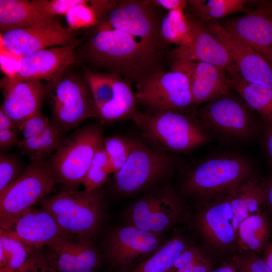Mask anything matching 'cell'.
Returning a JSON list of instances; mask_svg holds the SVG:
<instances>
[{
    "instance_id": "6da1fadb",
    "label": "cell",
    "mask_w": 272,
    "mask_h": 272,
    "mask_svg": "<svg viewBox=\"0 0 272 272\" xmlns=\"http://www.w3.org/2000/svg\"><path fill=\"white\" fill-rule=\"evenodd\" d=\"M79 46L77 55L83 66L95 72L117 74L136 87L151 75L162 70L161 60L133 37L101 24L94 27L92 33Z\"/></svg>"
},
{
    "instance_id": "7a4b0ae2",
    "label": "cell",
    "mask_w": 272,
    "mask_h": 272,
    "mask_svg": "<svg viewBox=\"0 0 272 272\" xmlns=\"http://www.w3.org/2000/svg\"><path fill=\"white\" fill-rule=\"evenodd\" d=\"M131 120L146 142L168 153L191 152L212 138L192 111L138 110Z\"/></svg>"
},
{
    "instance_id": "3957f363",
    "label": "cell",
    "mask_w": 272,
    "mask_h": 272,
    "mask_svg": "<svg viewBox=\"0 0 272 272\" xmlns=\"http://www.w3.org/2000/svg\"><path fill=\"white\" fill-rule=\"evenodd\" d=\"M253 174V164L245 156L225 154L202 160L186 172L182 194L209 200Z\"/></svg>"
},
{
    "instance_id": "277c9868",
    "label": "cell",
    "mask_w": 272,
    "mask_h": 272,
    "mask_svg": "<svg viewBox=\"0 0 272 272\" xmlns=\"http://www.w3.org/2000/svg\"><path fill=\"white\" fill-rule=\"evenodd\" d=\"M41 206L70 234L91 237L103 219V201L98 190L80 191L63 186L59 193L44 198Z\"/></svg>"
},
{
    "instance_id": "5b68a950",
    "label": "cell",
    "mask_w": 272,
    "mask_h": 272,
    "mask_svg": "<svg viewBox=\"0 0 272 272\" xmlns=\"http://www.w3.org/2000/svg\"><path fill=\"white\" fill-rule=\"evenodd\" d=\"M72 66L45 86L53 123L63 134L87 119L97 117L89 86L83 74L71 69Z\"/></svg>"
},
{
    "instance_id": "8992f818",
    "label": "cell",
    "mask_w": 272,
    "mask_h": 272,
    "mask_svg": "<svg viewBox=\"0 0 272 272\" xmlns=\"http://www.w3.org/2000/svg\"><path fill=\"white\" fill-rule=\"evenodd\" d=\"M129 155L121 169L114 175L115 190L122 194L137 193L168 177L174 171L176 160L145 141L130 138Z\"/></svg>"
},
{
    "instance_id": "52a82bcc",
    "label": "cell",
    "mask_w": 272,
    "mask_h": 272,
    "mask_svg": "<svg viewBox=\"0 0 272 272\" xmlns=\"http://www.w3.org/2000/svg\"><path fill=\"white\" fill-rule=\"evenodd\" d=\"M103 131L98 124L85 126L65 137L47 161L57 183L77 188L83 181L100 143Z\"/></svg>"
},
{
    "instance_id": "ba28073f",
    "label": "cell",
    "mask_w": 272,
    "mask_h": 272,
    "mask_svg": "<svg viewBox=\"0 0 272 272\" xmlns=\"http://www.w3.org/2000/svg\"><path fill=\"white\" fill-rule=\"evenodd\" d=\"M252 110L229 93L208 103L196 114L212 137L224 142L253 140L259 131Z\"/></svg>"
},
{
    "instance_id": "9c48e42d",
    "label": "cell",
    "mask_w": 272,
    "mask_h": 272,
    "mask_svg": "<svg viewBox=\"0 0 272 272\" xmlns=\"http://www.w3.org/2000/svg\"><path fill=\"white\" fill-rule=\"evenodd\" d=\"M152 1H117L99 24L133 37L151 54L161 60L165 43L160 31L161 19Z\"/></svg>"
},
{
    "instance_id": "30bf717a",
    "label": "cell",
    "mask_w": 272,
    "mask_h": 272,
    "mask_svg": "<svg viewBox=\"0 0 272 272\" xmlns=\"http://www.w3.org/2000/svg\"><path fill=\"white\" fill-rule=\"evenodd\" d=\"M184 208L181 196L166 183L152 188L132 203L126 218L130 225L161 234L178 221Z\"/></svg>"
},
{
    "instance_id": "8fae6325",
    "label": "cell",
    "mask_w": 272,
    "mask_h": 272,
    "mask_svg": "<svg viewBox=\"0 0 272 272\" xmlns=\"http://www.w3.org/2000/svg\"><path fill=\"white\" fill-rule=\"evenodd\" d=\"M56 183L47 161H32L0 192V217L19 215L32 208L50 193Z\"/></svg>"
},
{
    "instance_id": "7c38bea8",
    "label": "cell",
    "mask_w": 272,
    "mask_h": 272,
    "mask_svg": "<svg viewBox=\"0 0 272 272\" xmlns=\"http://www.w3.org/2000/svg\"><path fill=\"white\" fill-rule=\"evenodd\" d=\"M135 94L146 110L191 111L194 105L189 79L177 70L153 73L137 86Z\"/></svg>"
},
{
    "instance_id": "4fadbf2b",
    "label": "cell",
    "mask_w": 272,
    "mask_h": 272,
    "mask_svg": "<svg viewBox=\"0 0 272 272\" xmlns=\"http://www.w3.org/2000/svg\"><path fill=\"white\" fill-rule=\"evenodd\" d=\"M162 245L160 234L132 225L117 228L106 237L104 254L117 272H128L137 261L149 257Z\"/></svg>"
},
{
    "instance_id": "5bb4252c",
    "label": "cell",
    "mask_w": 272,
    "mask_h": 272,
    "mask_svg": "<svg viewBox=\"0 0 272 272\" xmlns=\"http://www.w3.org/2000/svg\"><path fill=\"white\" fill-rule=\"evenodd\" d=\"M229 190L205 201L195 219L197 229L213 249L226 251L237 246Z\"/></svg>"
},
{
    "instance_id": "9a60e30c",
    "label": "cell",
    "mask_w": 272,
    "mask_h": 272,
    "mask_svg": "<svg viewBox=\"0 0 272 272\" xmlns=\"http://www.w3.org/2000/svg\"><path fill=\"white\" fill-rule=\"evenodd\" d=\"M81 40L67 46L40 50L20 58L16 73L7 78L5 86L16 82L46 80L51 81L78 63L76 48Z\"/></svg>"
},
{
    "instance_id": "2e32d148",
    "label": "cell",
    "mask_w": 272,
    "mask_h": 272,
    "mask_svg": "<svg viewBox=\"0 0 272 272\" xmlns=\"http://www.w3.org/2000/svg\"><path fill=\"white\" fill-rule=\"evenodd\" d=\"M0 221L1 233L33 249H41L67 233L42 209L31 208L19 215L0 218Z\"/></svg>"
},
{
    "instance_id": "e0dca14e",
    "label": "cell",
    "mask_w": 272,
    "mask_h": 272,
    "mask_svg": "<svg viewBox=\"0 0 272 272\" xmlns=\"http://www.w3.org/2000/svg\"><path fill=\"white\" fill-rule=\"evenodd\" d=\"M79 40L74 31L62 27L57 20L48 24L13 29L1 34V47L20 57L48 46H67Z\"/></svg>"
},
{
    "instance_id": "ac0fdd59",
    "label": "cell",
    "mask_w": 272,
    "mask_h": 272,
    "mask_svg": "<svg viewBox=\"0 0 272 272\" xmlns=\"http://www.w3.org/2000/svg\"><path fill=\"white\" fill-rule=\"evenodd\" d=\"M210 32L225 46L245 81L272 89V67L250 46L225 31L217 20L206 23Z\"/></svg>"
},
{
    "instance_id": "d6986e66",
    "label": "cell",
    "mask_w": 272,
    "mask_h": 272,
    "mask_svg": "<svg viewBox=\"0 0 272 272\" xmlns=\"http://www.w3.org/2000/svg\"><path fill=\"white\" fill-rule=\"evenodd\" d=\"M186 15L191 28V44L187 48L177 47L173 50L174 59L202 61L223 69L229 75L237 74L235 64L224 44L210 32L206 23L190 14Z\"/></svg>"
},
{
    "instance_id": "ffe728a7",
    "label": "cell",
    "mask_w": 272,
    "mask_h": 272,
    "mask_svg": "<svg viewBox=\"0 0 272 272\" xmlns=\"http://www.w3.org/2000/svg\"><path fill=\"white\" fill-rule=\"evenodd\" d=\"M46 246L48 257L60 272H94L100 262L90 237L66 233Z\"/></svg>"
},
{
    "instance_id": "44dd1931",
    "label": "cell",
    "mask_w": 272,
    "mask_h": 272,
    "mask_svg": "<svg viewBox=\"0 0 272 272\" xmlns=\"http://www.w3.org/2000/svg\"><path fill=\"white\" fill-rule=\"evenodd\" d=\"M171 70L181 71L187 76L194 105L208 103L231 90L228 73L210 63L175 59Z\"/></svg>"
},
{
    "instance_id": "7402d4cb",
    "label": "cell",
    "mask_w": 272,
    "mask_h": 272,
    "mask_svg": "<svg viewBox=\"0 0 272 272\" xmlns=\"http://www.w3.org/2000/svg\"><path fill=\"white\" fill-rule=\"evenodd\" d=\"M219 23L228 33L261 55L272 67V14L267 9L249 12Z\"/></svg>"
},
{
    "instance_id": "603a6c76",
    "label": "cell",
    "mask_w": 272,
    "mask_h": 272,
    "mask_svg": "<svg viewBox=\"0 0 272 272\" xmlns=\"http://www.w3.org/2000/svg\"><path fill=\"white\" fill-rule=\"evenodd\" d=\"M1 109L18 129L26 120L40 112L46 89L39 80L20 81L4 86Z\"/></svg>"
},
{
    "instance_id": "cb8c5ba5",
    "label": "cell",
    "mask_w": 272,
    "mask_h": 272,
    "mask_svg": "<svg viewBox=\"0 0 272 272\" xmlns=\"http://www.w3.org/2000/svg\"><path fill=\"white\" fill-rule=\"evenodd\" d=\"M266 182L254 174L229 190L236 232L246 218L263 211Z\"/></svg>"
},
{
    "instance_id": "d4e9b609",
    "label": "cell",
    "mask_w": 272,
    "mask_h": 272,
    "mask_svg": "<svg viewBox=\"0 0 272 272\" xmlns=\"http://www.w3.org/2000/svg\"><path fill=\"white\" fill-rule=\"evenodd\" d=\"M55 18L42 15L27 0H0V31L41 26L54 22Z\"/></svg>"
},
{
    "instance_id": "484cf974",
    "label": "cell",
    "mask_w": 272,
    "mask_h": 272,
    "mask_svg": "<svg viewBox=\"0 0 272 272\" xmlns=\"http://www.w3.org/2000/svg\"><path fill=\"white\" fill-rule=\"evenodd\" d=\"M135 92L130 85L116 75L114 93L111 100L97 111V117L102 123L131 119L138 111Z\"/></svg>"
},
{
    "instance_id": "4316f807",
    "label": "cell",
    "mask_w": 272,
    "mask_h": 272,
    "mask_svg": "<svg viewBox=\"0 0 272 272\" xmlns=\"http://www.w3.org/2000/svg\"><path fill=\"white\" fill-rule=\"evenodd\" d=\"M270 228L266 213L262 211L243 220L237 232V246L241 251L256 253L269 243Z\"/></svg>"
},
{
    "instance_id": "83f0119b",
    "label": "cell",
    "mask_w": 272,
    "mask_h": 272,
    "mask_svg": "<svg viewBox=\"0 0 272 272\" xmlns=\"http://www.w3.org/2000/svg\"><path fill=\"white\" fill-rule=\"evenodd\" d=\"M229 78L231 90L236 91L257 113L263 124L272 125V89L248 82L238 74L229 75Z\"/></svg>"
},
{
    "instance_id": "f1b7e54d",
    "label": "cell",
    "mask_w": 272,
    "mask_h": 272,
    "mask_svg": "<svg viewBox=\"0 0 272 272\" xmlns=\"http://www.w3.org/2000/svg\"><path fill=\"white\" fill-rule=\"evenodd\" d=\"M117 1L82 0L65 15L68 28L77 30L96 27L114 7Z\"/></svg>"
},
{
    "instance_id": "f546056e",
    "label": "cell",
    "mask_w": 272,
    "mask_h": 272,
    "mask_svg": "<svg viewBox=\"0 0 272 272\" xmlns=\"http://www.w3.org/2000/svg\"><path fill=\"white\" fill-rule=\"evenodd\" d=\"M189 245L181 237L171 238L128 272H167Z\"/></svg>"
},
{
    "instance_id": "4dcf8cb0",
    "label": "cell",
    "mask_w": 272,
    "mask_h": 272,
    "mask_svg": "<svg viewBox=\"0 0 272 272\" xmlns=\"http://www.w3.org/2000/svg\"><path fill=\"white\" fill-rule=\"evenodd\" d=\"M187 5L190 15L205 23L230 14L246 11L247 0H189Z\"/></svg>"
},
{
    "instance_id": "1f68e13d",
    "label": "cell",
    "mask_w": 272,
    "mask_h": 272,
    "mask_svg": "<svg viewBox=\"0 0 272 272\" xmlns=\"http://www.w3.org/2000/svg\"><path fill=\"white\" fill-rule=\"evenodd\" d=\"M160 31L165 44H174L183 48L191 44V28L183 10L168 12L161 19Z\"/></svg>"
},
{
    "instance_id": "d6a6232c",
    "label": "cell",
    "mask_w": 272,
    "mask_h": 272,
    "mask_svg": "<svg viewBox=\"0 0 272 272\" xmlns=\"http://www.w3.org/2000/svg\"><path fill=\"white\" fill-rule=\"evenodd\" d=\"M33 250L21 241L1 233V268L20 272L27 263Z\"/></svg>"
},
{
    "instance_id": "836d02e7",
    "label": "cell",
    "mask_w": 272,
    "mask_h": 272,
    "mask_svg": "<svg viewBox=\"0 0 272 272\" xmlns=\"http://www.w3.org/2000/svg\"><path fill=\"white\" fill-rule=\"evenodd\" d=\"M83 74L90 88L98 111L112 99L117 74L95 72L85 66Z\"/></svg>"
},
{
    "instance_id": "e575fe53",
    "label": "cell",
    "mask_w": 272,
    "mask_h": 272,
    "mask_svg": "<svg viewBox=\"0 0 272 272\" xmlns=\"http://www.w3.org/2000/svg\"><path fill=\"white\" fill-rule=\"evenodd\" d=\"M103 141L99 145L83 181L82 184L85 190H98L112 173Z\"/></svg>"
},
{
    "instance_id": "d590c367",
    "label": "cell",
    "mask_w": 272,
    "mask_h": 272,
    "mask_svg": "<svg viewBox=\"0 0 272 272\" xmlns=\"http://www.w3.org/2000/svg\"><path fill=\"white\" fill-rule=\"evenodd\" d=\"M104 148L115 175L123 167L130 152V138L113 135L104 138Z\"/></svg>"
},
{
    "instance_id": "8d00e7d4",
    "label": "cell",
    "mask_w": 272,
    "mask_h": 272,
    "mask_svg": "<svg viewBox=\"0 0 272 272\" xmlns=\"http://www.w3.org/2000/svg\"><path fill=\"white\" fill-rule=\"evenodd\" d=\"M82 0H32V4L44 16L55 18L57 16L66 15L74 6Z\"/></svg>"
},
{
    "instance_id": "74e56055",
    "label": "cell",
    "mask_w": 272,
    "mask_h": 272,
    "mask_svg": "<svg viewBox=\"0 0 272 272\" xmlns=\"http://www.w3.org/2000/svg\"><path fill=\"white\" fill-rule=\"evenodd\" d=\"M64 134L53 123H51L39 136L41 151L40 160L51 156L59 147Z\"/></svg>"
},
{
    "instance_id": "f35d334b",
    "label": "cell",
    "mask_w": 272,
    "mask_h": 272,
    "mask_svg": "<svg viewBox=\"0 0 272 272\" xmlns=\"http://www.w3.org/2000/svg\"><path fill=\"white\" fill-rule=\"evenodd\" d=\"M22 172L18 161L14 157L1 155L0 192H2Z\"/></svg>"
},
{
    "instance_id": "ab89813d",
    "label": "cell",
    "mask_w": 272,
    "mask_h": 272,
    "mask_svg": "<svg viewBox=\"0 0 272 272\" xmlns=\"http://www.w3.org/2000/svg\"><path fill=\"white\" fill-rule=\"evenodd\" d=\"M41 250H32L27 263L20 272H60Z\"/></svg>"
},
{
    "instance_id": "60d3db41",
    "label": "cell",
    "mask_w": 272,
    "mask_h": 272,
    "mask_svg": "<svg viewBox=\"0 0 272 272\" xmlns=\"http://www.w3.org/2000/svg\"><path fill=\"white\" fill-rule=\"evenodd\" d=\"M50 123L40 111L26 120L19 129L23 132V138L38 137Z\"/></svg>"
},
{
    "instance_id": "b9f144b4",
    "label": "cell",
    "mask_w": 272,
    "mask_h": 272,
    "mask_svg": "<svg viewBox=\"0 0 272 272\" xmlns=\"http://www.w3.org/2000/svg\"><path fill=\"white\" fill-rule=\"evenodd\" d=\"M240 272H272L271 269L256 253L239 256Z\"/></svg>"
},
{
    "instance_id": "7bdbcfd3",
    "label": "cell",
    "mask_w": 272,
    "mask_h": 272,
    "mask_svg": "<svg viewBox=\"0 0 272 272\" xmlns=\"http://www.w3.org/2000/svg\"><path fill=\"white\" fill-rule=\"evenodd\" d=\"M18 145L21 152L31 160H40L41 146L39 136L23 138Z\"/></svg>"
},
{
    "instance_id": "ee69618b",
    "label": "cell",
    "mask_w": 272,
    "mask_h": 272,
    "mask_svg": "<svg viewBox=\"0 0 272 272\" xmlns=\"http://www.w3.org/2000/svg\"><path fill=\"white\" fill-rule=\"evenodd\" d=\"M213 269L212 260L203 252L189 264L176 272H211Z\"/></svg>"
},
{
    "instance_id": "f6af8a7d",
    "label": "cell",
    "mask_w": 272,
    "mask_h": 272,
    "mask_svg": "<svg viewBox=\"0 0 272 272\" xmlns=\"http://www.w3.org/2000/svg\"><path fill=\"white\" fill-rule=\"evenodd\" d=\"M17 130L0 129V147L1 149H6L18 144Z\"/></svg>"
},
{
    "instance_id": "bcb514c9",
    "label": "cell",
    "mask_w": 272,
    "mask_h": 272,
    "mask_svg": "<svg viewBox=\"0 0 272 272\" xmlns=\"http://www.w3.org/2000/svg\"><path fill=\"white\" fill-rule=\"evenodd\" d=\"M154 4L169 11L183 10L187 8V2L185 0H153Z\"/></svg>"
},
{
    "instance_id": "7dc6e473",
    "label": "cell",
    "mask_w": 272,
    "mask_h": 272,
    "mask_svg": "<svg viewBox=\"0 0 272 272\" xmlns=\"http://www.w3.org/2000/svg\"><path fill=\"white\" fill-rule=\"evenodd\" d=\"M211 272H240L239 256L234 257L232 260L217 268L213 269Z\"/></svg>"
},
{
    "instance_id": "c3c4849f",
    "label": "cell",
    "mask_w": 272,
    "mask_h": 272,
    "mask_svg": "<svg viewBox=\"0 0 272 272\" xmlns=\"http://www.w3.org/2000/svg\"><path fill=\"white\" fill-rule=\"evenodd\" d=\"M264 141L267 154L272 159V125L263 123Z\"/></svg>"
},
{
    "instance_id": "681fc988",
    "label": "cell",
    "mask_w": 272,
    "mask_h": 272,
    "mask_svg": "<svg viewBox=\"0 0 272 272\" xmlns=\"http://www.w3.org/2000/svg\"><path fill=\"white\" fill-rule=\"evenodd\" d=\"M0 129L17 130V125L13 120L0 109Z\"/></svg>"
},
{
    "instance_id": "f907efd6",
    "label": "cell",
    "mask_w": 272,
    "mask_h": 272,
    "mask_svg": "<svg viewBox=\"0 0 272 272\" xmlns=\"http://www.w3.org/2000/svg\"><path fill=\"white\" fill-rule=\"evenodd\" d=\"M263 251L262 258L272 270V243L269 242Z\"/></svg>"
},
{
    "instance_id": "816d5d0a",
    "label": "cell",
    "mask_w": 272,
    "mask_h": 272,
    "mask_svg": "<svg viewBox=\"0 0 272 272\" xmlns=\"http://www.w3.org/2000/svg\"><path fill=\"white\" fill-rule=\"evenodd\" d=\"M265 205L272 210V181L266 183Z\"/></svg>"
},
{
    "instance_id": "f5cc1de1",
    "label": "cell",
    "mask_w": 272,
    "mask_h": 272,
    "mask_svg": "<svg viewBox=\"0 0 272 272\" xmlns=\"http://www.w3.org/2000/svg\"><path fill=\"white\" fill-rule=\"evenodd\" d=\"M0 272H14V271H12L10 269L6 267H2V268H1Z\"/></svg>"
},
{
    "instance_id": "db71d44e",
    "label": "cell",
    "mask_w": 272,
    "mask_h": 272,
    "mask_svg": "<svg viewBox=\"0 0 272 272\" xmlns=\"http://www.w3.org/2000/svg\"><path fill=\"white\" fill-rule=\"evenodd\" d=\"M267 9L272 14V6L270 8H267Z\"/></svg>"
}]
</instances>
